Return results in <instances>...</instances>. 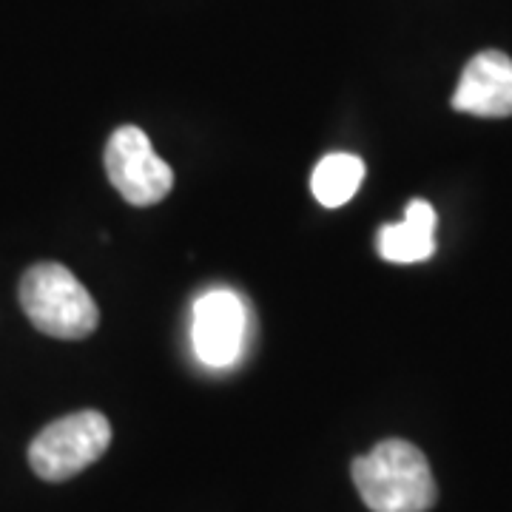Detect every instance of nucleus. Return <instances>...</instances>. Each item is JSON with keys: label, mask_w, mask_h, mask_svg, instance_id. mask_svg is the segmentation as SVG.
I'll list each match as a JSON object with an SVG mask.
<instances>
[{"label": "nucleus", "mask_w": 512, "mask_h": 512, "mask_svg": "<svg viewBox=\"0 0 512 512\" xmlns=\"http://www.w3.org/2000/svg\"><path fill=\"white\" fill-rule=\"evenodd\" d=\"M20 308L40 333L55 339L92 336L100 311L92 293L60 262L32 265L20 279Z\"/></svg>", "instance_id": "nucleus-2"}, {"label": "nucleus", "mask_w": 512, "mask_h": 512, "mask_svg": "<svg viewBox=\"0 0 512 512\" xmlns=\"http://www.w3.org/2000/svg\"><path fill=\"white\" fill-rule=\"evenodd\" d=\"M362 180H365L362 157L336 151V154H328L322 163L313 168V197L322 202L325 208H342L345 202L353 200V194L359 191Z\"/></svg>", "instance_id": "nucleus-8"}, {"label": "nucleus", "mask_w": 512, "mask_h": 512, "mask_svg": "<svg viewBox=\"0 0 512 512\" xmlns=\"http://www.w3.org/2000/svg\"><path fill=\"white\" fill-rule=\"evenodd\" d=\"M106 171L117 194L137 208L157 205L174 188L171 165L160 160L137 126H120L106 146Z\"/></svg>", "instance_id": "nucleus-4"}, {"label": "nucleus", "mask_w": 512, "mask_h": 512, "mask_svg": "<svg viewBox=\"0 0 512 512\" xmlns=\"http://www.w3.org/2000/svg\"><path fill=\"white\" fill-rule=\"evenodd\" d=\"M453 109L473 117H512V60L504 52H481L461 72Z\"/></svg>", "instance_id": "nucleus-6"}, {"label": "nucleus", "mask_w": 512, "mask_h": 512, "mask_svg": "<svg viewBox=\"0 0 512 512\" xmlns=\"http://www.w3.org/2000/svg\"><path fill=\"white\" fill-rule=\"evenodd\" d=\"M111 424L97 410L52 421L29 444V464L43 481H69L109 450Z\"/></svg>", "instance_id": "nucleus-3"}, {"label": "nucleus", "mask_w": 512, "mask_h": 512, "mask_svg": "<svg viewBox=\"0 0 512 512\" xmlns=\"http://www.w3.org/2000/svg\"><path fill=\"white\" fill-rule=\"evenodd\" d=\"M350 476L370 512H427L439 498L430 461L404 439L379 441L353 458Z\"/></svg>", "instance_id": "nucleus-1"}, {"label": "nucleus", "mask_w": 512, "mask_h": 512, "mask_svg": "<svg viewBox=\"0 0 512 512\" xmlns=\"http://www.w3.org/2000/svg\"><path fill=\"white\" fill-rule=\"evenodd\" d=\"M248 305L234 291L202 293L191 316V345L208 367H231L239 362L248 336Z\"/></svg>", "instance_id": "nucleus-5"}, {"label": "nucleus", "mask_w": 512, "mask_h": 512, "mask_svg": "<svg viewBox=\"0 0 512 512\" xmlns=\"http://www.w3.org/2000/svg\"><path fill=\"white\" fill-rule=\"evenodd\" d=\"M376 248L393 265H413L436 254V211L427 200H413L402 222L379 228Z\"/></svg>", "instance_id": "nucleus-7"}]
</instances>
